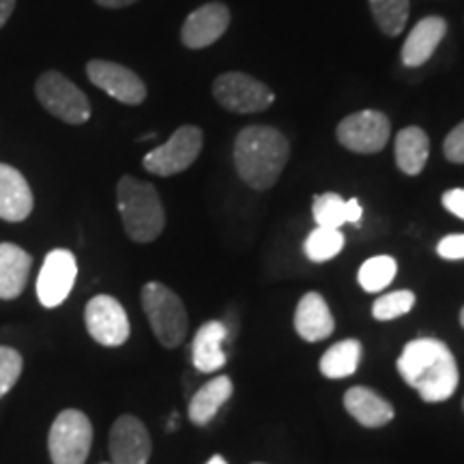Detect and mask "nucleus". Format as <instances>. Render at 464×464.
<instances>
[{"mask_svg": "<svg viewBox=\"0 0 464 464\" xmlns=\"http://www.w3.org/2000/svg\"><path fill=\"white\" fill-rule=\"evenodd\" d=\"M142 307L150 329L161 346L177 348L188 338V312L181 297L161 282H149L142 288Z\"/></svg>", "mask_w": 464, "mask_h": 464, "instance_id": "4", "label": "nucleus"}, {"mask_svg": "<svg viewBox=\"0 0 464 464\" xmlns=\"http://www.w3.org/2000/svg\"><path fill=\"white\" fill-rule=\"evenodd\" d=\"M312 216H314V222L318 226H324V228H340V226L348 224L346 219V200L342 198L340 194H321L314 198V205H312Z\"/></svg>", "mask_w": 464, "mask_h": 464, "instance_id": "27", "label": "nucleus"}, {"mask_svg": "<svg viewBox=\"0 0 464 464\" xmlns=\"http://www.w3.org/2000/svg\"><path fill=\"white\" fill-rule=\"evenodd\" d=\"M230 24V11L222 3L202 5L191 11L181 28V42L189 50H202L216 44Z\"/></svg>", "mask_w": 464, "mask_h": 464, "instance_id": "14", "label": "nucleus"}, {"mask_svg": "<svg viewBox=\"0 0 464 464\" xmlns=\"http://www.w3.org/2000/svg\"><path fill=\"white\" fill-rule=\"evenodd\" d=\"M78 263L69 249H52L37 277V297L44 307H58L72 293Z\"/></svg>", "mask_w": 464, "mask_h": 464, "instance_id": "11", "label": "nucleus"}, {"mask_svg": "<svg viewBox=\"0 0 464 464\" xmlns=\"http://www.w3.org/2000/svg\"><path fill=\"white\" fill-rule=\"evenodd\" d=\"M359 362H362V342H335L321 357V374L327 379H346V376L355 374Z\"/></svg>", "mask_w": 464, "mask_h": 464, "instance_id": "23", "label": "nucleus"}, {"mask_svg": "<svg viewBox=\"0 0 464 464\" xmlns=\"http://www.w3.org/2000/svg\"><path fill=\"white\" fill-rule=\"evenodd\" d=\"M116 202L125 232L131 241L150 243L164 232L166 211L155 185L123 177L116 185Z\"/></svg>", "mask_w": 464, "mask_h": 464, "instance_id": "3", "label": "nucleus"}, {"mask_svg": "<svg viewBox=\"0 0 464 464\" xmlns=\"http://www.w3.org/2000/svg\"><path fill=\"white\" fill-rule=\"evenodd\" d=\"M398 274V263L392 256H372L359 269V284L365 293H379L393 282Z\"/></svg>", "mask_w": 464, "mask_h": 464, "instance_id": "26", "label": "nucleus"}, {"mask_svg": "<svg viewBox=\"0 0 464 464\" xmlns=\"http://www.w3.org/2000/svg\"><path fill=\"white\" fill-rule=\"evenodd\" d=\"M448 33V22L439 15H428L415 24L413 31L406 37L402 48V63L406 67H421L430 61L434 50L443 42Z\"/></svg>", "mask_w": 464, "mask_h": 464, "instance_id": "17", "label": "nucleus"}, {"mask_svg": "<svg viewBox=\"0 0 464 464\" xmlns=\"http://www.w3.org/2000/svg\"><path fill=\"white\" fill-rule=\"evenodd\" d=\"M230 396L232 381L228 376H216V379L205 382V385H202L189 400V421L196 423V426H207V423H211L216 420L218 411L228 402Z\"/></svg>", "mask_w": 464, "mask_h": 464, "instance_id": "21", "label": "nucleus"}, {"mask_svg": "<svg viewBox=\"0 0 464 464\" xmlns=\"http://www.w3.org/2000/svg\"><path fill=\"white\" fill-rule=\"evenodd\" d=\"M295 329L305 342L327 340L334 334L335 321L321 293H305L295 310Z\"/></svg>", "mask_w": 464, "mask_h": 464, "instance_id": "16", "label": "nucleus"}, {"mask_svg": "<svg viewBox=\"0 0 464 464\" xmlns=\"http://www.w3.org/2000/svg\"><path fill=\"white\" fill-rule=\"evenodd\" d=\"M443 207L448 208L451 216L464 219V188L445 191V194H443Z\"/></svg>", "mask_w": 464, "mask_h": 464, "instance_id": "32", "label": "nucleus"}, {"mask_svg": "<svg viewBox=\"0 0 464 464\" xmlns=\"http://www.w3.org/2000/svg\"><path fill=\"white\" fill-rule=\"evenodd\" d=\"M460 324L464 327V307H462V312H460Z\"/></svg>", "mask_w": 464, "mask_h": 464, "instance_id": "37", "label": "nucleus"}, {"mask_svg": "<svg viewBox=\"0 0 464 464\" xmlns=\"http://www.w3.org/2000/svg\"><path fill=\"white\" fill-rule=\"evenodd\" d=\"M207 464H228V462H226L224 456H213L211 460H208Z\"/></svg>", "mask_w": 464, "mask_h": 464, "instance_id": "36", "label": "nucleus"}, {"mask_svg": "<svg viewBox=\"0 0 464 464\" xmlns=\"http://www.w3.org/2000/svg\"><path fill=\"white\" fill-rule=\"evenodd\" d=\"M153 451L147 426L133 415H121L110 430V456L114 464H147Z\"/></svg>", "mask_w": 464, "mask_h": 464, "instance_id": "13", "label": "nucleus"}, {"mask_svg": "<svg viewBox=\"0 0 464 464\" xmlns=\"http://www.w3.org/2000/svg\"><path fill=\"white\" fill-rule=\"evenodd\" d=\"M42 106L69 125H82L91 119V102L72 80L58 72H45L34 84Z\"/></svg>", "mask_w": 464, "mask_h": 464, "instance_id": "6", "label": "nucleus"}, {"mask_svg": "<svg viewBox=\"0 0 464 464\" xmlns=\"http://www.w3.org/2000/svg\"><path fill=\"white\" fill-rule=\"evenodd\" d=\"M415 305V295L411 290H396V293H387L374 301L372 316L376 321H393L409 314Z\"/></svg>", "mask_w": 464, "mask_h": 464, "instance_id": "28", "label": "nucleus"}, {"mask_svg": "<svg viewBox=\"0 0 464 464\" xmlns=\"http://www.w3.org/2000/svg\"><path fill=\"white\" fill-rule=\"evenodd\" d=\"M290 158V144L282 131L266 125H249L235 140V166L241 181L252 189L274 188Z\"/></svg>", "mask_w": 464, "mask_h": 464, "instance_id": "2", "label": "nucleus"}, {"mask_svg": "<svg viewBox=\"0 0 464 464\" xmlns=\"http://www.w3.org/2000/svg\"><path fill=\"white\" fill-rule=\"evenodd\" d=\"M344 409L365 428H382L393 420V406L368 387H351L344 393Z\"/></svg>", "mask_w": 464, "mask_h": 464, "instance_id": "20", "label": "nucleus"}, {"mask_svg": "<svg viewBox=\"0 0 464 464\" xmlns=\"http://www.w3.org/2000/svg\"><path fill=\"white\" fill-rule=\"evenodd\" d=\"M95 3L106 9H123V7H130L133 3H138V0H95Z\"/></svg>", "mask_w": 464, "mask_h": 464, "instance_id": "35", "label": "nucleus"}, {"mask_svg": "<svg viewBox=\"0 0 464 464\" xmlns=\"http://www.w3.org/2000/svg\"><path fill=\"white\" fill-rule=\"evenodd\" d=\"M226 338H228V327L222 321H208L198 329L191 344V362L198 372L211 374L224 368L228 362L222 348Z\"/></svg>", "mask_w": 464, "mask_h": 464, "instance_id": "18", "label": "nucleus"}, {"mask_svg": "<svg viewBox=\"0 0 464 464\" xmlns=\"http://www.w3.org/2000/svg\"><path fill=\"white\" fill-rule=\"evenodd\" d=\"M202 150V130L194 125H183L172 133L170 140L144 155V170L158 177H172L194 164Z\"/></svg>", "mask_w": 464, "mask_h": 464, "instance_id": "7", "label": "nucleus"}, {"mask_svg": "<svg viewBox=\"0 0 464 464\" xmlns=\"http://www.w3.org/2000/svg\"><path fill=\"white\" fill-rule=\"evenodd\" d=\"M22 355L11 346H0V398H5L14 390V385L22 374Z\"/></svg>", "mask_w": 464, "mask_h": 464, "instance_id": "29", "label": "nucleus"}, {"mask_svg": "<svg viewBox=\"0 0 464 464\" xmlns=\"http://www.w3.org/2000/svg\"><path fill=\"white\" fill-rule=\"evenodd\" d=\"M376 24L387 37H398L409 20V0H370Z\"/></svg>", "mask_w": 464, "mask_h": 464, "instance_id": "25", "label": "nucleus"}, {"mask_svg": "<svg viewBox=\"0 0 464 464\" xmlns=\"http://www.w3.org/2000/svg\"><path fill=\"white\" fill-rule=\"evenodd\" d=\"M213 95L219 106L237 114L263 112L276 102L274 91L269 86L241 72L219 75L213 82Z\"/></svg>", "mask_w": 464, "mask_h": 464, "instance_id": "8", "label": "nucleus"}, {"mask_svg": "<svg viewBox=\"0 0 464 464\" xmlns=\"http://www.w3.org/2000/svg\"><path fill=\"white\" fill-rule=\"evenodd\" d=\"M15 9V0H0V28L9 22L11 14Z\"/></svg>", "mask_w": 464, "mask_h": 464, "instance_id": "34", "label": "nucleus"}, {"mask_svg": "<svg viewBox=\"0 0 464 464\" xmlns=\"http://www.w3.org/2000/svg\"><path fill=\"white\" fill-rule=\"evenodd\" d=\"M84 323L91 338L110 348L125 344L131 332L125 307L110 295H97L86 304Z\"/></svg>", "mask_w": 464, "mask_h": 464, "instance_id": "10", "label": "nucleus"}, {"mask_svg": "<svg viewBox=\"0 0 464 464\" xmlns=\"http://www.w3.org/2000/svg\"><path fill=\"white\" fill-rule=\"evenodd\" d=\"M398 372L423 402H445L456 393L458 365L448 344L434 338H420L404 346L398 357Z\"/></svg>", "mask_w": 464, "mask_h": 464, "instance_id": "1", "label": "nucleus"}, {"mask_svg": "<svg viewBox=\"0 0 464 464\" xmlns=\"http://www.w3.org/2000/svg\"><path fill=\"white\" fill-rule=\"evenodd\" d=\"M342 247H344V235L340 228H324V226H316L304 243L305 256L312 263H327L338 256Z\"/></svg>", "mask_w": 464, "mask_h": 464, "instance_id": "24", "label": "nucleus"}, {"mask_svg": "<svg viewBox=\"0 0 464 464\" xmlns=\"http://www.w3.org/2000/svg\"><path fill=\"white\" fill-rule=\"evenodd\" d=\"M86 75L97 89L106 91L110 97L125 103V106H140L147 100V86L138 78V73L119 65V63L91 61L86 65Z\"/></svg>", "mask_w": 464, "mask_h": 464, "instance_id": "12", "label": "nucleus"}, {"mask_svg": "<svg viewBox=\"0 0 464 464\" xmlns=\"http://www.w3.org/2000/svg\"><path fill=\"white\" fill-rule=\"evenodd\" d=\"M430 140L420 127H406L396 136V164L409 177H417L426 168Z\"/></svg>", "mask_w": 464, "mask_h": 464, "instance_id": "22", "label": "nucleus"}, {"mask_svg": "<svg viewBox=\"0 0 464 464\" xmlns=\"http://www.w3.org/2000/svg\"><path fill=\"white\" fill-rule=\"evenodd\" d=\"M33 258L15 243H0V299L11 301L24 293Z\"/></svg>", "mask_w": 464, "mask_h": 464, "instance_id": "19", "label": "nucleus"}, {"mask_svg": "<svg viewBox=\"0 0 464 464\" xmlns=\"http://www.w3.org/2000/svg\"><path fill=\"white\" fill-rule=\"evenodd\" d=\"M254 464H260V462H254Z\"/></svg>", "mask_w": 464, "mask_h": 464, "instance_id": "38", "label": "nucleus"}, {"mask_svg": "<svg viewBox=\"0 0 464 464\" xmlns=\"http://www.w3.org/2000/svg\"><path fill=\"white\" fill-rule=\"evenodd\" d=\"M437 252L445 260H462L464 258V235H448L439 241Z\"/></svg>", "mask_w": 464, "mask_h": 464, "instance_id": "31", "label": "nucleus"}, {"mask_svg": "<svg viewBox=\"0 0 464 464\" xmlns=\"http://www.w3.org/2000/svg\"><path fill=\"white\" fill-rule=\"evenodd\" d=\"M362 216H363V208H362V205H359V200L357 198L346 200V219H348V224L359 226V219H362Z\"/></svg>", "mask_w": 464, "mask_h": 464, "instance_id": "33", "label": "nucleus"}, {"mask_svg": "<svg viewBox=\"0 0 464 464\" xmlns=\"http://www.w3.org/2000/svg\"><path fill=\"white\" fill-rule=\"evenodd\" d=\"M338 140L344 149L353 153L372 155L385 149L392 136V123L379 110H362L338 125Z\"/></svg>", "mask_w": 464, "mask_h": 464, "instance_id": "9", "label": "nucleus"}, {"mask_svg": "<svg viewBox=\"0 0 464 464\" xmlns=\"http://www.w3.org/2000/svg\"><path fill=\"white\" fill-rule=\"evenodd\" d=\"M443 153L451 164H464V121L445 138Z\"/></svg>", "mask_w": 464, "mask_h": 464, "instance_id": "30", "label": "nucleus"}, {"mask_svg": "<svg viewBox=\"0 0 464 464\" xmlns=\"http://www.w3.org/2000/svg\"><path fill=\"white\" fill-rule=\"evenodd\" d=\"M91 445L92 426L89 417L78 409L61 411L48 434L52 464H84Z\"/></svg>", "mask_w": 464, "mask_h": 464, "instance_id": "5", "label": "nucleus"}, {"mask_svg": "<svg viewBox=\"0 0 464 464\" xmlns=\"http://www.w3.org/2000/svg\"><path fill=\"white\" fill-rule=\"evenodd\" d=\"M33 191L24 174L14 166L0 164V219L24 222L33 213Z\"/></svg>", "mask_w": 464, "mask_h": 464, "instance_id": "15", "label": "nucleus"}]
</instances>
